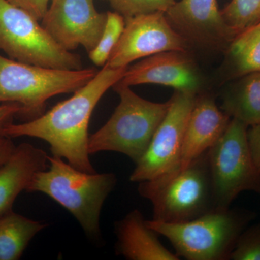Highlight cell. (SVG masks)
Segmentation results:
<instances>
[{"instance_id": "1", "label": "cell", "mask_w": 260, "mask_h": 260, "mask_svg": "<svg viewBox=\"0 0 260 260\" xmlns=\"http://www.w3.org/2000/svg\"><path fill=\"white\" fill-rule=\"evenodd\" d=\"M126 68H111L104 65L93 79L73 93V96L36 119L10 124L1 136L42 139L50 146L53 156L66 159L83 172H96L89 158V121L98 103L122 78Z\"/></svg>"}, {"instance_id": "2", "label": "cell", "mask_w": 260, "mask_h": 260, "mask_svg": "<svg viewBox=\"0 0 260 260\" xmlns=\"http://www.w3.org/2000/svg\"><path fill=\"white\" fill-rule=\"evenodd\" d=\"M116 183L112 173L83 172L63 158L49 155V167L35 174L26 191L47 194L76 218L90 239L97 241L103 205Z\"/></svg>"}, {"instance_id": "3", "label": "cell", "mask_w": 260, "mask_h": 260, "mask_svg": "<svg viewBox=\"0 0 260 260\" xmlns=\"http://www.w3.org/2000/svg\"><path fill=\"white\" fill-rule=\"evenodd\" d=\"M207 153L176 172L138 183L140 196L153 206L152 220L182 223L217 210Z\"/></svg>"}, {"instance_id": "4", "label": "cell", "mask_w": 260, "mask_h": 260, "mask_svg": "<svg viewBox=\"0 0 260 260\" xmlns=\"http://www.w3.org/2000/svg\"><path fill=\"white\" fill-rule=\"evenodd\" d=\"M254 218L250 212L229 208L182 223L146 222L159 235L167 238L179 259L228 260L239 236Z\"/></svg>"}, {"instance_id": "5", "label": "cell", "mask_w": 260, "mask_h": 260, "mask_svg": "<svg viewBox=\"0 0 260 260\" xmlns=\"http://www.w3.org/2000/svg\"><path fill=\"white\" fill-rule=\"evenodd\" d=\"M112 88L120 101L107 122L89 136L88 153L116 152L136 164L167 114L170 101L150 102L137 95L130 87L117 83Z\"/></svg>"}, {"instance_id": "6", "label": "cell", "mask_w": 260, "mask_h": 260, "mask_svg": "<svg viewBox=\"0 0 260 260\" xmlns=\"http://www.w3.org/2000/svg\"><path fill=\"white\" fill-rule=\"evenodd\" d=\"M93 68L54 69L20 62L0 55V104L16 103L18 116L25 121L45 112L47 101L55 95L75 93L94 78Z\"/></svg>"}, {"instance_id": "7", "label": "cell", "mask_w": 260, "mask_h": 260, "mask_svg": "<svg viewBox=\"0 0 260 260\" xmlns=\"http://www.w3.org/2000/svg\"><path fill=\"white\" fill-rule=\"evenodd\" d=\"M39 22L28 12L0 0V51L25 64L83 69L81 57L61 47Z\"/></svg>"}, {"instance_id": "8", "label": "cell", "mask_w": 260, "mask_h": 260, "mask_svg": "<svg viewBox=\"0 0 260 260\" xmlns=\"http://www.w3.org/2000/svg\"><path fill=\"white\" fill-rule=\"evenodd\" d=\"M248 127L232 119L221 138L207 153L217 210L230 208L243 191L260 195V171L248 145Z\"/></svg>"}, {"instance_id": "9", "label": "cell", "mask_w": 260, "mask_h": 260, "mask_svg": "<svg viewBox=\"0 0 260 260\" xmlns=\"http://www.w3.org/2000/svg\"><path fill=\"white\" fill-rule=\"evenodd\" d=\"M194 94L174 91L165 117L144 155L135 164L129 179L140 183L176 172L180 168L186 123L196 99Z\"/></svg>"}, {"instance_id": "10", "label": "cell", "mask_w": 260, "mask_h": 260, "mask_svg": "<svg viewBox=\"0 0 260 260\" xmlns=\"http://www.w3.org/2000/svg\"><path fill=\"white\" fill-rule=\"evenodd\" d=\"M189 50L184 39L168 22L165 13L153 12L125 19L124 31L105 65L127 68L133 61L158 53Z\"/></svg>"}, {"instance_id": "11", "label": "cell", "mask_w": 260, "mask_h": 260, "mask_svg": "<svg viewBox=\"0 0 260 260\" xmlns=\"http://www.w3.org/2000/svg\"><path fill=\"white\" fill-rule=\"evenodd\" d=\"M165 15L189 49L225 53L237 36L225 23L217 0H180Z\"/></svg>"}, {"instance_id": "12", "label": "cell", "mask_w": 260, "mask_h": 260, "mask_svg": "<svg viewBox=\"0 0 260 260\" xmlns=\"http://www.w3.org/2000/svg\"><path fill=\"white\" fill-rule=\"evenodd\" d=\"M107 19V13L95 9L94 0H51L41 21L65 50L82 46L89 54L100 40Z\"/></svg>"}, {"instance_id": "13", "label": "cell", "mask_w": 260, "mask_h": 260, "mask_svg": "<svg viewBox=\"0 0 260 260\" xmlns=\"http://www.w3.org/2000/svg\"><path fill=\"white\" fill-rule=\"evenodd\" d=\"M117 83L127 87L155 84L198 95L203 93L205 79L189 51H169L127 67Z\"/></svg>"}, {"instance_id": "14", "label": "cell", "mask_w": 260, "mask_h": 260, "mask_svg": "<svg viewBox=\"0 0 260 260\" xmlns=\"http://www.w3.org/2000/svg\"><path fill=\"white\" fill-rule=\"evenodd\" d=\"M232 120L208 94L197 95L186 123L181 166L186 167L213 146L224 134Z\"/></svg>"}, {"instance_id": "15", "label": "cell", "mask_w": 260, "mask_h": 260, "mask_svg": "<svg viewBox=\"0 0 260 260\" xmlns=\"http://www.w3.org/2000/svg\"><path fill=\"white\" fill-rule=\"evenodd\" d=\"M146 220L140 210H133L115 222L116 254L129 260L180 259L162 245Z\"/></svg>"}, {"instance_id": "16", "label": "cell", "mask_w": 260, "mask_h": 260, "mask_svg": "<svg viewBox=\"0 0 260 260\" xmlns=\"http://www.w3.org/2000/svg\"><path fill=\"white\" fill-rule=\"evenodd\" d=\"M49 167V155L30 143L16 146L9 159L0 166V215L13 210V203L26 191L35 174Z\"/></svg>"}, {"instance_id": "17", "label": "cell", "mask_w": 260, "mask_h": 260, "mask_svg": "<svg viewBox=\"0 0 260 260\" xmlns=\"http://www.w3.org/2000/svg\"><path fill=\"white\" fill-rule=\"evenodd\" d=\"M236 80L224 92L220 109L249 127L260 124V72Z\"/></svg>"}, {"instance_id": "18", "label": "cell", "mask_w": 260, "mask_h": 260, "mask_svg": "<svg viewBox=\"0 0 260 260\" xmlns=\"http://www.w3.org/2000/svg\"><path fill=\"white\" fill-rule=\"evenodd\" d=\"M47 224L26 218L13 210L0 215V260H18L32 238Z\"/></svg>"}, {"instance_id": "19", "label": "cell", "mask_w": 260, "mask_h": 260, "mask_svg": "<svg viewBox=\"0 0 260 260\" xmlns=\"http://www.w3.org/2000/svg\"><path fill=\"white\" fill-rule=\"evenodd\" d=\"M224 54L228 79L259 73L260 22L237 34Z\"/></svg>"}, {"instance_id": "20", "label": "cell", "mask_w": 260, "mask_h": 260, "mask_svg": "<svg viewBox=\"0 0 260 260\" xmlns=\"http://www.w3.org/2000/svg\"><path fill=\"white\" fill-rule=\"evenodd\" d=\"M107 15V23L102 37L95 49L88 54L90 60L96 66L107 64L125 26V18L122 15L116 12H108Z\"/></svg>"}, {"instance_id": "21", "label": "cell", "mask_w": 260, "mask_h": 260, "mask_svg": "<svg viewBox=\"0 0 260 260\" xmlns=\"http://www.w3.org/2000/svg\"><path fill=\"white\" fill-rule=\"evenodd\" d=\"M225 23L236 35L260 22V0H232L221 10Z\"/></svg>"}, {"instance_id": "22", "label": "cell", "mask_w": 260, "mask_h": 260, "mask_svg": "<svg viewBox=\"0 0 260 260\" xmlns=\"http://www.w3.org/2000/svg\"><path fill=\"white\" fill-rule=\"evenodd\" d=\"M112 7L116 13L124 18H129L136 15L166 11L176 0H104Z\"/></svg>"}, {"instance_id": "23", "label": "cell", "mask_w": 260, "mask_h": 260, "mask_svg": "<svg viewBox=\"0 0 260 260\" xmlns=\"http://www.w3.org/2000/svg\"><path fill=\"white\" fill-rule=\"evenodd\" d=\"M232 260H260V224L246 228L231 254Z\"/></svg>"}, {"instance_id": "24", "label": "cell", "mask_w": 260, "mask_h": 260, "mask_svg": "<svg viewBox=\"0 0 260 260\" xmlns=\"http://www.w3.org/2000/svg\"><path fill=\"white\" fill-rule=\"evenodd\" d=\"M12 5L28 12L40 21L45 15L51 0H6Z\"/></svg>"}, {"instance_id": "25", "label": "cell", "mask_w": 260, "mask_h": 260, "mask_svg": "<svg viewBox=\"0 0 260 260\" xmlns=\"http://www.w3.org/2000/svg\"><path fill=\"white\" fill-rule=\"evenodd\" d=\"M247 142L253 161L260 171V124L248 127Z\"/></svg>"}, {"instance_id": "26", "label": "cell", "mask_w": 260, "mask_h": 260, "mask_svg": "<svg viewBox=\"0 0 260 260\" xmlns=\"http://www.w3.org/2000/svg\"><path fill=\"white\" fill-rule=\"evenodd\" d=\"M21 107L16 103L0 104V136L3 130L13 124L14 118L18 116Z\"/></svg>"}, {"instance_id": "27", "label": "cell", "mask_w": 260, "mask_h": 260, "mask_svg": "<svg viewBox=\"0 0 260 260\" xmlns=\"http://www.w3.org/2000/svg\"><path fill=\"white\" fill-rule=\"evenodd\" d=\"M16 148L11 138L0 136V166L9 159Z\"/></svg>"}]
</instances>
